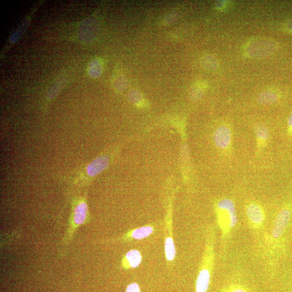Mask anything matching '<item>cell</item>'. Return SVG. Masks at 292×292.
<instances>
[{"label":"cell","instance_id":"6da1fadb","mask_svg":"<svg viewBox=\"0 0 292 292\" xmlns=\"http://www.w3.org/2000/svg\"><path fill=\"white\" fill-rule=\"evenodd\" d=\"M216 232L214 226L209 225L205 233L204 248L197 275L195 292H208L215 265Z\"/></svg>","mask_w":292,"mask_h":292},{"label":"cell","instance_id":"7a4b0ae2","mask_svg":"<svg viewBox=\"0 0 292 292\" xmlns=\"http://www.w3.org/2000/svg\"><path fill=\"white\" fill-rule=\"evenodd\" d=\"M91 220L86 196L75 197L72 203V212L69 218L67 230L61 241L63 249H67L72 242L74 236L80 226L88 224Z\"/></svg>","mask_w":292,"mask_h":292},{"label":"cell","instance_id":"3957f363","mask_svg":"<svg viewBox=\"0 0 292 292\" xmlns=\"http://www.w3.org/2000/svg\"><path fill=\"white\" fill-rule=\"evenodd\" d=\"M217 224L225 242L237 223V216L234 203L230 199L219 200L216 206Z\"/></svg>","mask_w":292,"mask_h":292},{"label":"cell","instance_id":"277c9868","mask_svg":"<svg viewBox=\"0 0 292 292\" xmlns=\"http://www.w3.org/2000/svg\"><path fill=\"white\" fill-rule=\"evenodd\" d=\"M109 158L107 155H101L87 165L86 166L74 172L72 176H68L70 182L75 185L85 186L91 179L97 177L102 172L107 169Z\"/></svg>","mask_w":292,"mask_h":292},{"label":"cell","instance_id":"5b68a950","mask_svg":"<svg viewBox=\"0 0 292 292\" xmlns=\"http://www.w3.org/2000/svg\"><path fill=\"white\" fill-rule=\"evenodd\" d=\"M291 217L290 211L282 209L276 217L271 232V238L276 241L279 239L287 228Z\"/></svg>","mask_w":292,"mask_h":292},{"label":"cell","instance_id":"8992f818","mask_svg":"<svg viewBox=\"0 0 292 292\" xmlns=\"http://www.w3.org/2000/svg\"><path fill=\"white\" fill-rule=\"evenodd\" d=\"M246 215L251 227L258 230L265 222V214L262 207L255 202L249 203L246 209Z\"/></svg>","mask_w":292,"mask_h":292},{"label":"cell","instance_id":"52a82bcc","mask_svg":"<svg viewBox=\"0 0 292 292\" xmlns=\"http://www.w3.org/2000/svg\"><path fill=\"white\" fill-rule=\"evenodd\" d=\"M155 229L154 225H148L133 229V230L121 236L120 238L116 239V241L128 242L132 240H143L152 235L155 231Z\"/></svg>","mask_w":292,"mask_h":292},{"label":"cell","instance_id":"ba28073f","mask_svg":"<svg viewBox=\"0 0 292 292\" xmlns=\"http://www.w3.org/2000/svg\"><path fill=\"white\" fill-rule=\"evenodd\" d=\"M274 50L275 46L272 42L259 41L250 45L248 52L251 57H261L271 54Z\"/></svg>","mask_w":292,"mask_h":292},{"label":"cell","instance_id":"9c48e42d","mask_svg":"<svg viewBox=\"0 0 292 292\" xmlns=\"http://www.w3.org/2000/svg\"><path fill=\"white\" fill-rule=\"evenodd\" d=\"M143 261V257L139 251L132 249L129 251L123 257L121 266L123 269L128 270L138 267Z\"/></svg>","mask_w":292,"mask_h":292},{"label":"cell","instance_id":"30bf717a","mask_svg":"<svg viewBox=\"0 0 292 292\" xmlns=\"http://www.w3.org/2000/svg\"><path fill=\"white\" fill-rule=\"evenodd\" d=\"M214 140L216 145L219 148L225 149L230 146L231 141V132L227 126H220L215 133Z\"/></svg>","mask_w":292,"mask_h":292},{"label":"cell","instance_id":"8fae6325","mask_svg":"<svg viewBox=\"0 0 292 292\" xmlns=\"http://www.w3.org/2000/svg\"><path fill=\"white\" fill-rule=\"evenodd\" d=\"M277 99V94L272 91H265L259 95L258 101L260 104L268 105L274 103Z\"/></svg>","mask_w":292,"mask_h":292},{"label":"cell","instance_id":"7c38bea8","mask_svg":"<svg viewBox=\"0 0 292 292\" xmlns=\"http://www.w3.org/2000/svg\"><path fill=\"white\" fill-rule=\"evenodd\" d=\"M220 292H252L246 286L240 283H231L224 287Z\"/></svg>","mask_w":292,"mask_h":292},{"label":"cell","instance_id":"4fadbf2b","mask_svg":"<svg viewBox=\"0 0 292 292\" xmlns=\"http://www.w3.org/2000/svg\"><path fill=\"white\" fill-rule=\"evenodd\" d=\"M65 79L64 77H60L58 80L55 81L54 84L52 86L50 93L49 94V99H53L57 96L58 93L62 88L63 86L65 84Z\"/></svg>","mask_w":292,"mask_h":292},{"label":"cell","instance_id":"5bb4252c","mask_svg":"<svg viewBox=\"0 0 292 292\" xmlns=\"http://www.w3.org/2000/svg\"><path fill=\"white\" fill-rule=\"evenodd\" d=\"M256 136L260 143H264L269 138V132L265 126L263 125L258 126L256 129Z\"/></svg>","mask_w":292,"mask_h":292},{"label":"cell","instance_id":"9a60e30c","mask_svg":"<svg viewBox=\"0 0 292 292\" xmlns=\"http://www.w3.org/2000/svg\"><path fill=\"white\" fill-rule=\"evenodd\" d=\"M101 66L100 62L98 60L93 61L90 67L89 73L91 76L97 77L101 74Z\"/></svg>","mask_w":292,"mask_h":292},{"label":"cell","instance_id":"2e32d148","mask_svg":"<svg viewBox=\"0 0 292 292\" xmlns=\"http://www.w3.org/2000/svg\"><path fill=\"white\" fill-rule=\"evenodd\" d=\"M126 292H141V289L138 283L133 282L126 288Z\"/></svg>","mask_w":292,"mask_h":292},{"label":"cell","instance_id":"e0dca14e","mask_svg":"<svg viewBox=\"0 0 292 292\" xmlns=\"http://www.w3.org/2000/svg\"><path fill=\"white\" fill-rule=\"evenodd\" d=\"M288 125L289 132L292 134V113L289 115L288 119Z\"/></svg>","mask_w":292,"mask_h":292},{"label":"cell","instance_id":"ac0fdd59","mask_svg":"<svg viewBox=\"0 0 292 292\" xmlns=\"http://www.w3.org/2000/svg\"><path fill=\"white\" fill-rule=\"evenodd\" d=\"M287 28H288V30L292 31V21L288 23Z\"/></svg>","mask_w":292,"mask_h":292}]
</instances>
